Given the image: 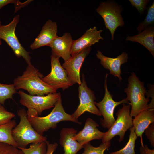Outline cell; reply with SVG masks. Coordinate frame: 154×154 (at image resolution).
I'll return each mask as SVG.
<instances>
[{
  "label": "cell",
  "mask_w": 154,
  "mask_h": 154,
  "mask_svg": "<svg viewBox=\"0 0 154 154\" xmlns=\"http://www.w3.org/2000/svg\"><path fill=\"white\" fill-rule=\"evenodd\" d=\"M43 75L31 64H28L23 74L13 80L15 89H23L29 94L43 96L45 94L56 92V90L42 80Z\"/></svg>",
  "instance_id": "obj_1"
},
{
  "label": "cell",
  "mask_w": 154,
  "mask_h": 154,
  "mask_svg": "<svg viewBox=\"0 0 154 154\" xmlns=\"http://www.w3.org/2000/svg\"><path fill=\"white\" fill-rule=\"evenodd\" d=\"M54 107L50 113L44 117H27L33 128L40 135H43L44 133L50 129L56 128L57 124L61 121H71L79 124L82 123L75 119L72 114L65 112L62 104L61 98L57 102Z\"/></svg>",
  "instance_id": "obj_2"
},
{
  "label": "cell",
  "mask_w": 154,
  "mask_h": 154,
  "mask_svg": "<svg viewBox=\"0 0 154 154\" xmlns=\"http://www.w3.org/2000/svg\"><path fill=\"white\" fill-rule=\"evenodd\" d=\"M128 82L127 87L125 88L124 92L131 106L130 116L135 117L141 111L148 109L150 99L145 96L147 92L144 82L141 81L134 73H131Z\"/></svg>",
  "instance_id": "obj_3"
},
{
  "label": "cell",
  "mask_w": 154,
  "mask_h": 154,
  "mask_svg": "<svg viewBox=\"0 0 154 154\" xmlns=\"http://www.w3.org/2000/svg\"><path fill=\"white\" fill-rule=\"evenodd\" d=\"M17 114L20 121L17 125L13 129V137L18 147L26 148L29 144L45 142L47 138L37 133L29 121L27 114L24 109L19 110Z\"/></svg>",
  "instance_id": "obj_4"
},
{
  "label": "cell",
  "mask_w": 154,
  "mask_h": 154,
  "mask_svg": "<svg viewBox=\"0 0 154 154\" xmlns=\"http://www.w3.org/2000/svg\"><path fill=\"white\" fill-rule=\"evenodd\" d=\"M20 97L21 104L27 107V117L38 116L44 110L54 107L61 98L60 92L50 93L44 96L28 94L21 90L18 92Z\"/></svg>",
  "instance_id": "obj_5"
},
{
  "label": "cell",
  "mask_w": 154,
  "mask_h": 154,
  "mask_svg": "<svg viewBox=\"0 0 154 154\" xmlns=\"http://www.w3.org/2000/svg\"><path fill=\"white\" fill-rule=\"evenodd\" d=\"M96 11L103 19L106 29L110 31L111 39L113 40L116 29L118 27H122L124 25L121 14L122 11L121 6L114 1L102 2Z\"/></svg>",
  "instance_id": "obj_6"
},
{
  "label": "cell",
  "mask_w": 154,
  "mask_h": 154,
  "mask_svg": "<svg viewBox=\"0 0 154 154\" xmlns=\"http://www.w3.org/2000/svg\"><path fill=\"white\" fill-rule=\"evenodd\" d=\"M130 104H122V107L118 110L116 114L117 118L115 122L105 132L106 134L102 139L103 143L110 141L116 135L119 136V141H123L126 131L133 127L132 117L130 115Z\"/></svg>",
  "instance_id": "obj_7"
},
{
  "label": "cell",
  "mask_w": 154,
  "mask_h": 154,
  "mask_svg": "<svg viewBox=\"0 0 154 154\" xmlns=\"http://www.w3.org/2000/svg\"><path fill=\"white\" fill-rule=\"evenodd\" d=\"M19 21V15L15 16L12 21L5 25L0 26V39L4 40L18 58L22 57L28 64H31L29 53L23 47L15 34V29Z\"/></svg>",
  "instance_id": "obj_8"
},
{
  "label": "cell",
  "mask_w": 154,
  "mask_h": 154,
  "mask_svg": "<svg viewBox=\"0 0 154 154\" xmlns=\"http://www.w3.org/2000/svg\"><path fill=\"white\" fill-rule=\"evenodd\" d=\"M108 74L106 73L104 84L105 93L103 99L98 102H95L96 106L98 108L103 119H101L100 123L102 126L104 128L109 129L115 121L114 116L115 108L118 105L123 103L130 104L129 102L126 98L118 101H114L112 98V95L108 91L107 86V78Z\"/></svg>",
  "instance_id": "obj_9"
},
{
  "label": "cell",
  "mask_w": 154,
  "mask_h": 154,
  "mask_svg": "<svg viewBox=\"0 0 154 154\" xmlns=\"http://www.w3.org/2000/svg\"><path fill=\"white\" fill-rule=\"evenodd\" d=\"M59 58L52 53L51 56V70L42 78L45 83L57 90L66 89L73 85L65 69L60 63Z\"/></svg>",
  "instance_id": "obj_10"
},
{
  "label": "cell",
  "mask_w": 154,
  "mask_h": 154,
  "mask_svg": "<svg viewBox=\"0 0 154 154\" xmlns=\"http://www.w3.org/2000/svg\"><path fill=\"white\" fill-rule=\"evenodd\" d=\"M81 84L78 87L79 97L80 102L78 108L72 115L76 119L86 112H88L98 116L102 115L95 104L96 97L94 94L87 86L83 74Z\"/></svg>",
  "instance_id": "obj_11"
},
{
  "label": "cell",
  "mask_w": 154,
  "mask_h": 154,
  "mask_svg": "<svg viewBox=\"0 0 154 154\" xmlns=\"http://www.w3.org/2000/svg\"><path fill=\"white\" fill-rule=\"evenodd\" d=\"M91 50V47L87 48L79 53L71 57L62 64L68 76L73 84L81 83L80 70L82 64L86 57Z\"/></svg>",
  "instance_id": "obj_12"
},
{
  "label": "cell",
  "mask_w": 154,
  "mask_h": 154,
  "mask_svg": "<svg viewBox=\"0 0 154 154\" xmlns=\"http://www.w3.org/2000/svg\"><path fill=\"white\" fill-rule=\"evenodd\" d=\"M102 31L101 29L98 30L96 26L87 29L81 37L73 40L71 51V56L98 43L100 40H103L100 35Z\"/></svg>",
  "instance_id": "obj_13"
},
{
  "label": "cell",
  "mask_w": 154,
  "mask_h": 154,
  "mask_svg": "<svg viewBox=\"0 0 154 154\" xmlns=\"http://www.w3.org/2000/svg\"><path fill=\"white\" fill-rule=\"evenodd\" d=\"M99 126L92 119L88 118L83 129L76 133L73 138L83 146L92 140L102 139L106 132L100 131L97 127Z\"/></svg>",
  "instance_id": "obj_14"
},
{
  "label": "cell",
  "mask_w": 154,
  "mask_h": 154,
  "mask_svg": "<svg viewBox=\"0 0 154 154\" xmlns=\"http://www.w3.org/2000/svg\"><path fill=\"white\" fill-rule=\"evenodd\" d=\"M96 55L104 68L109 70L108 74L118 77L120 81L122 80L121 67L122 64L127 62V54L123 52L116 58H113L105 56L100 51L98 50Z\"/></svg>",
  "instance_id": "obj_15"
},
{
  "label": "cell",
  "mask_w": 154,
  "mask_h": 154,
  "mask_svg": "<svg viewBox=\"0 0 154 154\" xmlns=\"http://www.w3.org/2000/svg\"><path fill=\"white\" fill-rule=\"evenodd\" d=\"M73 40L69 33H65L61 36H57L49 45L52 53L58 58H62L65 61L71 57V51Z\"/></svg>",
  "instance_id": "obj_16"
},
{
  "label": "cell",
  "mask_w": 154,
  "mask_h": 154,
  "mask_svg": "<svg viewBox=\"0 0 154 154\" xmlns=\"http://www.w3.org/2000/svg\"><path fill=\"white\" fill-rule=\"evenodd\" d=\"M56 23L49 19L42 27L39 34L30 45L32 50L44 46H49L52 40L57 36Z\"/></svg>",
  "instance_id": "obj_17"
},
{
  "label": "cell",
  "mask_w": 154,
  "mask_h": 154,
  "mask_svg": "<svg viewBox=\"0 0 154 154\" xmlns=\"http://www.w3.org/2000/svg\"><path fill=\"white\" fill-rule=\"evenodd\" d=\"M77 131L72 127H64L61 130L59 142L64 148V154H76L84 147L74 138Z\"/></svg>",
  "instance_id": "obj_18"
},
{
  "label": "cell",
  "mask_w": 154,
  "mask_h": 154,
  "mask_svg": "<svg viewBox=\"0 0 154 154\" xmlns=\"http://www.w3.org/2000/svg\"><path fill=\"white\" fill-rule=\"evenodd\" d=\"M154 122V109L145 110L137 114L132 119L133 127L137 137L141 138V146H143L142 134L145 129Z\"/></svg>",
  "instance_id": "obj_19"
},
{
  "label": "cell",
  "mask_w": 154,
  "mask_h": 154,
  "mask_svg": "<svg viewBox=\"0 0 154 154\" xmlns=\"http://www.w3.org/2000/svg\"><path fill=\"white\" fill-rule=\"evenodd\" d=\"M154 27L153 26L148 27L137 35L127 36L126 41L137 42L147 49L154 57Z\"/></svg>",
  "instance_id": "obj_20"
},
{
  "label": "cell",
  "mask_w": 154,
  "mask_h": 154,
  "mask_svg": "<svg viewBox=\"0 0 154 154\" xmlns=\"http://www.w3.org/2000/svg\"><path fill=\"white\" fill-rule=\"evenodd\" d=\"M15 120L0 125V143H7L17 147L18 145L14 140L12 134L13 129L16 126Z\"/></svg>",
  "instance_id": "obj_21"
},
{
  "label": "cell",
  "mask_w": 154,
  "mask_h": 154,
  "mask_svg": "<svg viewBox=\"0 0 154 154\" xmlns=\"http://www.w3.org/2000/svg\"><path fill=\"white\" fill-rule=\"evenodd\" d=\"M129 129L130 133L129 140L125 146L121 149L111 152L110 154H135V144L137 137L133 127Z\"/></svg>",
  "instance_id": "obj_22"
},
{
  "label": "cell",
  "mask_w": 154,
  "mask_h": 154,
  "mask_svg": "<svg viewBox=\"0 0 154 154\" xmlns=\"http://www.w3.org/2000/svg\"><path fill=\"white\" fill-rule=\"evenodd\" d=\"M17 147L21 149L24 154H46L47 146L45 141L32 143L28 148Z\"/></svg>",
  "instance_id": "obj_23"
},
{
  "label": "cell",
  "mask_w": 154,
  "mask_h": 154,
  "mask_svg": "<svg viewBox=\"0 0 154 154\" xmlns=\"http://www.w3.org/2000/svg\"><path fill=\"white\" fill-rule=\"evenodd\" d=\"M17 92L13 84H3L0 83V103L4 105L5 101L12 99L13 94Z\"/></svg>",
  "instance_id": "obj_24"
},
{
  "label": "cell",
  "mask_w": 154,
  "mask_h": 154,
  "mask_svg": "<svg viewBox=\"0 0 154 154\" xmlns=\"http://www.w3.org/2000/svg\"><path fill=\"white\" fill-rule=\"evenodd\" d=\"M110 145V141H109L102 143L98 147H95L89 142L84 145V151L81 154H104V151L109 149Z\"/></svg>",
  "instance_id": "obj_25"
},
{
  "label": "cell",
  "mask_w": 154,
  "mask_h": 154,
  "mask_svg": "<svg viewBox=\"0 0 154 154\" xmlns=\"http://www.w3.org/2000/svg\"><path fill=\"white\" fill-rule=\"evenodd\" d=\"M147 13L144 20L141 22L137 28L139 33L149 25H154V2L147 8Z\"/></svg>",
  "instance_id": "obj_26"
},
{
  "label": "cell",
  "mask_w": 154,
  "mask_h": 154,
  "mask_svg": "<svg viewBox=\"0 0 154 154\" xmlns=\"http://www.w3.org/2000/svg\"><path fill=\"white\" fill-rule=\"evenodd\" d=\"M0 154H24L17 147L4 143H0Z\"/></svg>",
  "instance_id": "obj_27"
},
{
  "label": "cell",
  "mask_w": 154,
  "mask_h": 154,
  "mask_svg": "<svg viewBox=\"0 0 154 154\" xmlns=\"http://www.w3.org/2000/svg\"><path fill=\"white\" fill-rule=\"evenodd\" d=\"M15 117L13 113L7 111L0 103V125L8 123Z\"/></svg>",
  "instance_id": "obj_28"
},
{
  "label": "cell",
  "mask_w": 154,
  "mask_h": 154,
  "mask_svg": "<svg viewBox=\"0 0 154 154\" xmlns=\"http://www.w3.org/2000/svg\"><path fill=\"white\" fill-rule=\"evenodd\" d=\"M133 6L137 10L140 14L142 15L147 9V5L150 2L149 0H129Z\"/></svg>",
  "instance_id": "obj_29"
},
{
  "label": "cell",
  "mask_w": 154,
  "mask_h": 154,
  "mask_svg": "<svg viewBox=\"0 0 154 154\" xmlns=\"http://www.w3.org/2000/svg\"><path fill=\"white\" fill-rule=\"evenodd\" d=\"M145 135L151 145L154 147V122L149 125L145 129Z\"/></svg>",
  "instance_id": "obj_30"
},
{
  "label": "cell",
  "mask_w": 154,
  "mask_h": 154,
  "mask_svg": "<svg viewBox=\"0 0 154 154\" xmlns=\"http://www.w3.org/2000/svg\"><path fill=\"white\" fill-rule=\"evenodd\" d=\"M149 89L148 92L146 93L145 95H147V98H149V97L151 98V100L150 103L148 104V109H154V85H150Z\"/></svg>",
  "instance_id": "obj_31"
},
{
  "label": "cell",
  "mask_w": 154,
  "mask_h": 154,
  "mask_svg": "<svg viewBox=\"0 0 154 154\" xmlns=\"http://www.w3.org/2000/svg\"><path fill=\"white\" fill-rule=\"evenodd\" d=\"M47 144V149L46 154H53L56 149L58 144L56 143H50L48 141H46Z\"/></svg>",
  "instance_id": "obj_32"
},
{
  "label": "cell",
  "mask_w": 154,
  "mask_h": 154,
  "mask_svg": "<svg viewBox=\"0 0 154 154\" xmlns=\"http://www.w3.org/2000/svg\"><path fill=\"white\" fill-rule=\"evenodd\" d=\"M33 0H27L24 2H21L19 0H17V3L14 4L15 8V13L17 11L20 10L21 8L24 7L27 5Z\"/></svg>",
  "instance_id": "obj_33"
},
{
  "label": "cell",
  "mask_w": 154,
  "mask_h": 154,
  "mask_svg": "<svg viewBox=\"0 0 154 154\" xmlns=\"http://www.w3.org/2000/svg\"><path fill=\"white\" fill-rule=\"evenodd\" d=\"M17 0H0V9L6 5L10 3L15 4Z\"/></svg>",
  "instance_id": "obj_34"
},
{
  "label": "cell",
  "mask_w": 154,
  "mask_h": 154,
  "mask_svg": "<svg viewBox=\"0 0 154 154\" xmlns=\"http://www.w3.org/2000/svg\"><path fill=\"white\" fill-rule=\"evenodd\" d=\"M143 147L146 154H154V150L149 149L147 145H145Z\"/></svg>",
  "instance_id": "obj_35"
},
{
  "label": "cell",
  "mask_w": 154,
  "mask_h": 154,
  "mask_svg": "<svg viewBox=\"0 0 154 154\" xmlns=\"http://www.w3.org/2000/svg\"><path fill=\"white\" fill-rule=\"evenodd\" d=\"M143 146H141L140 147L139 152L141 154H146L143 147Z\"/></svg>",
  "instance_id": "obj_36"
},
{
  "label": "cell",
  "mask_w": 154,
  "mask_h": 154,
  "mask_svg": "<svg viewBox=\"0 0 154 154\" xmlns=\"http://www.w3.org/2000/svg\"><path fill=\"white\" fill-rule=\"evenodd\" d=\"M1 44V40L0 39V45Z\"/></svg>",
  "instance_id": "obj_37"
},
{
  "label": "cell",
  "mask_w": 154,
  "mask_h": 154,
  "mask_svg": "<svg viewBox=\"0 0 154 154\" xmlns=\"http://www.w3.org/2000/svg\"><path fill=\"white\" fill-rule=\"evenodd\" d=\"M1 21L0 20V26H1Z\"/></svg>",
  "instance_id": "obj_38"
}]
</instances>
